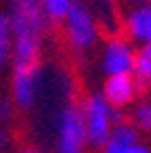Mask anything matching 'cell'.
Here are the masks:
<instances>
[{
  "mask_svg": "<svg viewBox=\"0 0 151 153\" xmlns=\"http://www.w3.org/2000/svg\"><path fill=\"white\" fill-rule=\"evenodd\" d=\"M9 19L13 30V68L39 66L47 28L41 0H11Z\"/></svg>",
  "mask_w": 151,
  "mask_h": 153,
  "instance_id": "cell-1",
  "label": "cell"
},
{
  "mask_svg": "<svg viewBox=\"0 0 151 153\" xmlns=\"http://www.w3.org/2000/svg\"><path fill=\"white\" fill-rule=\"evenodd\" d=\"M62 26H64V41L72 53H87L100 41L98 17L85 2L74 0Z\"/></svg>",
  "mask_w": 151,
  "mask_h": 153,
  "instance_id": "cell-2",
  "label": "cell"
},
{
  "mask_svg": "<svg viewBox=\"0 0 151 153\" xmlns=\"http://www.w3.org/2000/svg\"><path fill=\"white\" fill-rule=\"evenodd\" d=\"M81 117L85 128V140L89 147H96V149H100L106 143L113 126L121 121L119 111L111 108V104L104 100L102 94H89L83 100Z\"/></svg>",
  "mask_w": 151,
  "mask_h": 153,
  "instance_id": "cell-3",
  "label": "cell"
},
{
  "mask_svg": "<svg viewBox=\"0 0 151 153\" xmlns=\"http://www.w3.org/2000/svg\"><path fill=\"white\" fill-rule=\"evenodd\" d=\"M134 45L126 36H109L102 51H100V70L104 76H115V74H132L134 66Z\"/></svg>",
  "mask_w": 151,
  "mask_h": 153,
  "instance_id": "cell-4",
  "label": "cell"
},
{
  "mask_svg": "<svg viewBox=\"0 0 151 153\" xmlns=\"http://www.w3.org/2000/svg\"><path fill=\"white\" fill-rule=\"evenodd\" d=\"M85 128L81 108L68 104L58 119V147L55 153H85Z\"/></svg>",
  "mask_w": 151,
  "mask_h": 153,
  "instance_id": "cell-5",
  "label": "cell"
},
{
  "mask_svg": "<svg viewBox=\"0 0 151 153\" xmlns=\"http://www.w3.org/2000/svg\"><path fill=\"white\" fill-rule=\"evenodd\" d=\"M39 83H41L39 66H34V68H13V79H11L13 104L22 111H30L36 104Z\"/></svg>",
  "mask_w": 151,
  "mask_h": 153,
  "instance_id": "cell-6",
  "label": "cell"
},
{
  "mask_svg": "<svg viewBox=\"0 0 151 153\" xmlns=\"http://www.w3.org/2000/svg\"><path fill=\"white\" fill-rule=\"evenodd\" d=\"M138 89H141V83L136 81L134 74H115V76H106L100 94L111 104V108L121 111V108H128L136 100Z\"/></svg>",
  "mask_w": 151,
  "mask_h": 153,
  "instance_id": "cell-7",
  "label": "cell"
},
{
  "mask_svg": "<svg viewBox=\"0 0 151 153\" xmlns=\"http://www.w3.org/2000/svg\"><path fill=\"white\" fill-rule=\"evenodd\" d=\"M123 28L134 43H151V2L132 7L123 15Z\"/></svg>",
  "mask_w": 151,
  "mask_h": 153,
  "instance_id": "cell-8",
  "label": "cell"
},
{
  "mask_svg": "<svg viewBox=\"0 0 151 153\" xmlns=\"http://www.w3.org/2000/svg\"><path fill=\"white\" fill-rule=\"evenodd\" d=\"M141 140V132L134 128L132 121H119L113 126L106 143L100 147L102 153H128Z\"/></svg>",
  "mask_w": 151,
  "mask_h": 153,
  "instance_id": "cell-9",
  "label": "cell"
},
{
  "mask_svg": "<svg viewBox=\"0 0 151 153\" xmlns=\"http://www.w3.org/2000/svg\"><path fill=\"white\" fill-rule=\"evenodd\" d=\"M132 74L138 83H151V43H143L134 51V66Z\"/></svg>",
  "mask_w": 151,
  "mask_h": 153,
  "instance_id": "cell-10",
  "label": "cell"
},
{
  "mask_svg": "<svg viewBox=\"0 0 151 153\" xmlns=\"http://www.w3.org/2000/svg\"><path fill=\"white\" fill-rule=\"evenodd\" d=\"M11 51H13V30L9 13H0V68L11 64Z\"/></svg>",
  "mask_w": 151,
  "mask_h": 153,
  "instance_id": "cell-11",
  "label": "cell"
},
{
  "mask_svg": "<svg viewBox=\"0 0 151 153\" xmlns=\"http://www.w3.org/2000/svg\"><path fill=\"white\" fill-rule=\"evenodd\" d=\"M74 0H41V9L47 24H62Z\"/></svg>",
  "mask_w": 151,
  "mask_h": 153,
  "instance_id": "cell-12",
  "label": "cell"
},
{
  "mask_svg": "<svg viewBox=\"0 0 151 153\" xmlns=\"http://www.w3.org/2000/svg\"><path fill=\"white\" fill-rule=\"evenodd\" d=\"M132 123L141 132H149L151 134V98L149 100H141L132 108Z\"/></svg>",
  "mask_w": 151,
  "mask_h": 153,
  "instance_id": "cell-13",
  "label": "cell"
},
{
  "mask_svg": "<svg viewBox=\"0 0 151 153\" xmlns=\"http://www.w3.org/2000/svg\"><path fill=\"white\" fill-rule=\"evenodd\" d=\"M11 117V108L7 102H0V145L7 143V123Z\"/></svg>",
  "mask_w": 151,
  "mask_h": 153,
  "instance_id": "cell-14",
  "label": "cell"
},
{
  "mask_svg": "<svg viewBox=\"0 0 151 153\" xmlns=\"http://www.w3.org/2000/svg\"><path fill=\"white\" fill-rule=\"evenodd\" d=\"M128 153H151V147H149V145H145V143H141V140H138V143H136V145H134V147H132V149H130V151H128Z\"/></svg>",
  "mask_w": 151,
  "mask_h": 153,
  "instance_id": "cell-15",
  "label": "cell"
},
{
  "mask_svg": "<svg viewBox=\"0 0 151 153\" xmlns=\"http://www.w3.org/2000/svg\"><path fill=\"white\" fill-rule=\"evenodd\" d=\"M24 153H47V151L45 149H39V147H28Z\"/></svg>",
  "mask_w": 151,
  "mask_h": 153,
  "instance_id": "cell-16",
  "label": "cell"
},
{
  "mask_svg": "<svg viewBox=\"0 0 151 153\" xmlns=\"http://www.w3.org/2000/svg\"><path fill=\"white\" fill-rule=\"evenodd\" d=\"M126 2H130L132 7H138V4H147V2H151V0H126Z\"/></svg>",
  "mask_w": 151,
  "mask_h": 153,
  "instance_id": "cell-17",
  "label": "cell"
},
{
  "mask_svg": "<svg viewBox=\"0 0 151 153\" xmlns=\"http://www.w3.org/2000/svg\"><path fill=\"white\" fill-rule=\"evenodd\" d=\"M106 2H121V0H106Z\"/></svg>",
  "mask_w": 151,
  "mask_h": 153,
  "instance_id": "cell-18",
  "label": "cell"
},
{
  "mask_svg": "<svg viewBox=\"0 0 151 153\" xmlns=\"http://www.w3.org/2000/svg\"><path fill=\"white\" fill-rule=\"evenodd\" d=\"M149 89H151V87H149Z\"/></svg>",
  "mask_w": 151,
  "mask_h": 153,
  "instance_id": "cell-19",
  "label": "cell"
}]
</instances>
